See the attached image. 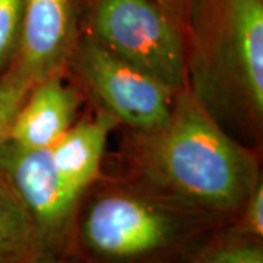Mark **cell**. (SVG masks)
Returning <instances> with one entry per match:
<instances>
[{"label":"cell","mask_w":263,"mask_h":263,"mask_svg":"<svg viewBox=\"0 0 263 263\" xmlns=\"http://www.w3.org/2000/svg\"><path fill=\"white\" fill-rule=\"evenodd\" d=\"M122 176L231 226L262 180L257 148L245 145L184 88L168 119L129 130L120 146Z\"/></svg>","instance_id":"obj_1"},{"label":"cell","mask_w":263,"mask_h":263,"mask_svg":"<svg viewBox=\"0 0 263 263\" xmlns=\"http://www.w3.org/2000/svg\"><path fill=\"white\" fill-rule=\"evenodd\" d=\"M226 227L126 176L86 189L65 256L85 263H189Z\"/></svg>","instance_id":"obj_2"},{"label":"cell","mask_w":263,"mask_h":263,"mask_svg":"<svg viewBox=\"0 0 263 263\" xmlns=\"http://www.w3.org/2000/svg\"><path fill=\"white\" fill-rule=\"evenodd\" d=\"M187 54L190 92L227 132L260 146L263 0H192Z\"/></svg>","instance_id":"obj_3"},{"label":"cell","mask_w":263,"mask_h":263,"mask_svg":"<svg viewBox=\"0 0 263 263\" xmlns=\"http://www.w3.org/2000/svg\"><path fill=\"white\" fill-rule=\"evenodd\" d=\"M84 34L179 92L189 88L186 29L155 0H91Z\"/></svg>","instance_id":"obj_4"},{"label":"cell","mask_w":263,"mask_h":263,"mask_svg":"<svg viewBox=\"0 0 263 263\" xmlns=\"http://www.w3.org/2000/svg\"><path fill=\"white\" fill-rule=\"evenodd\" d=\"M67 73L85 97L129 130H148L165 122L177 94L84 32Z\"/></svg>","instance_id":"obj_5"},{"label":"cell","mask_w":263,"mask_h":263,"mask_svg":"<svg viewBox=\"0 0 263 263\" xmlns=\"http://www.w3.org/2000/svg\"><path fill=\"white\" fill-rule=\"evenodd\" d=\"M0 173L34 219L48 253L65 256L81 197L60 180L50 149H25L5 141Z\"/></svg>","instance_id":"obj_6"},{"label":"cell","mask_w":263,"mask_h":263,"mask_svg":"<svg viewBox=\"0 0 263 263\" xmlns=\"http://www.w3.org/2000/svg\"><path fill=\"white\" fill-rule=\"evenodd\" d=\"M89 3L91 0H25L16 47L8 67L31 85L67 73Z\"/></svg>","instance_id":"obj_7"},{"label":"cell","mask_w":263,"mask_h":263,"mask_svg":"<svg viewBox=\"0 0 263 263\" xmlns=\"http://www.w3.org/2000/svg\"><path fill=\"white\" fill-rule=\"evenodd\" d=\"M85 94L69 73L31 86L10 124L8 139L25 149H50L78 119Z\"/></svg>","instance_id":"obj_8"},{"label":"cell","mask_w":263,"mask_h":263,"mask_svg":"<svg viewBox=\"0 0 263 263\" xmlns=\"http://www.w3.org/2000/svg\"><path fill=\"white\" fill-rule=\"evenodd\" d=\"M120 123L95 105L63 133L50 148L53 165L66 187L82 197L86 189L104 176L108 138Z\"/></svg>","instance_id":"obj_9"},{"label":"cell","mask_w":263,"mask_h":263,"mask_svg":"<svg viewBox=\"0 0 263 263\" xmlns=\"http://www.w3.org/2000/svg\"><path fill=\"white\" fill-rule=\"evenodd\" d=\"M44 253L34 219L0 173V263H32Z\"/></svg>","instance_id":"obj_10"},{"label":"cell","mask_w":263,"mask_h":263,"mask_svg":"<svg viewBox=\"0 0 263 263\" xmlns=\"http://www.w3.org/2000/svg\"><path fill=\"white\" fill-rule=\"evenodd\" d=\"M189 263H263L262 240L226 227L212 235Z\"/></svg>","instance_id":"obj_11"},{"label":"cell","mask_w":263,"mask_h":263,"mask_svg":"<svg viewBox=\"0 0 263 263\" xmlns=\"http://www.w3.org/2000/svg\"><path fill=\"white\" fill-rule=\"evenodd\" d=\"M31 86L27 79L9 67L0 75V146L8 139L12 120Z\"/></svg>","instance_id":"obj_12"},{"label":"cell","mask_w":263,"mask_h":263,"mask_svg":"<svg viewBox=\"0 0 263 263\" xmlns=\"http://www.w3.org/2000/svg\"><path fill=\"white\" fill-rule=\"evenodd\" d=\"M25 0H0V75L9 66L18 41Z\"/></svg>","instance_id":"obj_13"},{"label":"cell","mask_w":263,"mask_h":263,"mask_svg":"<svg viewBox=\"0 0 263 263\" xmlns=\"http://www.w3.org/2000/svg\"><path fill=\"white\" fill-rule=\"evenodd\" d=\"M234 233L260 238L263 237V180H260L246 200L241 212L235 221L228 226Z\"/></svg>","instance_id":"obj_14"},{"label":"cell","mask_w":263,"mask_h":263,"mask_svg":"<svg viewBox=\"0 0 263 263\" xmlns=\"http://www.w3.org/2000/svg\"><path fill=\"white\" fill-rule=\"evenodd\" d=\"M155 2H158L161 6L168 10L174 18H177V21L186 29V35H187L189 9H190L192 0H155Z\"/></svg>","instance_id":"obj_15"},{"label":"cell","mask_w":263,"mask_h":263,"mask_svg":"<svg viewBox=\"0 0 263 263\" xmlns=\"http://www.w3.org/2000/svg\"><path fill=\"white\" fill-rule=\"evenodd\" d=\"M32 263H66L63 256H59V254L53 253H44L41 256H38L37 259Z\"/></svg>","instance_id":"obj_16"}]
</instances>
